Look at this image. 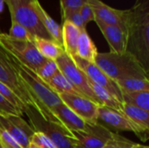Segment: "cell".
<instances>
[{"instance_id": "obj_1", "label": "cell", "mask_w": 149, "mask_h": 148, "mask_svg": "<svg viewBox=\"0 0 149 148\" xmlns=\"http://www.w3.org/2000/svg\"><path fill=\"white\" fill-rule=\"evenodd\" d=\"M127 12V51L133 55L148 73L149 1L136 0Z\"/></svg>"}, {"instance_id": "obj_2", "label": "cell", "mask_w": 149, "mask_h": 148, "mask_svg": "<svg viewBox=\"0 0 149 148\" xmlns=\"http://www.w3.org/2000/svg\"><path fill=\"white\" fill-rule=\"evenodd\" d=\"M11 58L20 80L35 104V110L45 120L61 126L58 120L53 114L54 108L62 103L59 96L54 92L45 82L38 78L32 70L18 62L12 56Z\"/></svg>"}, {"instance_id": "obj_3", "label": "cell", "mask_w": 149, "mask_h": 148, "mask_svg": "<svg viewBox=\"0 0 149 148\" xmlns=\"http://www.w3.org/2000/svg\"><path fill=\"white\" fill-rule=\"evenodd\" d=\"M94 64L115 82L127 78H148V73L127 51L98 52Z\"/></svg>"}, {"instance_id": "obj_4", "label": "cell", "mask_w": 149, "mask_h": 148, "mask_svg": "<svg viewBox=\"0 0 149 148\" xmlns=\"http://www.w3.org/2000/svg\"><path fill=\"white\" fill-rule=\"evenodd\" d=\"M10 19L23 25L34 38L52 40L43 26L36 9L34 0H6Z\"/></svg>"}, {"instance_id": "obj_5", "label": "cell", "mask_w": 149, "mask_h": 148, "mask_svg": "<svg viewBox=\"0 0 149 148\" xmlns=\"http://www.w3.org/2000/svg\"><path fill=\"white\" fill-rule=\"evenodd\" d=\"M0 46L34 72L46 59L41 56L33 42L15 39L7 33L0 32Z\"/></svg>"}, {"instance_id": "obj_6", "label": "cell", "mask_w": 149, "mask_h": 148, "mask_svg": "<svg viewBox=\"0 0 149 148\" xmlns=\"http://www.w3.org/2000/svg\"><path fill=\"white\" fill-rule=\"evenodd\" d=\"M23 113L26 114L31 126L35 132H41L45 134L58 148H75V139L63 126L45 120L31 106H25Z\"/></svg>"}, {"instance_id": "obj_7", "label": "cell", "mask_w": 149, "mask_h": 148, "mask_svg": "<svg viewBox=\"0 0 149 148\" xmlns=\"http://www.w3.org/2000/svg\"><path fill=\"white\" fill-rule=\"evenodd\" d=\"M55 62L60 72L65 77V79L74 87L78 93L93 100L94 103L100 106L99 100L90 87L87 76L79 67H78L73 59L69 55H67L65 51L55 60Z\"/></svg>"}, {"instance_id": "obj_8", "label": "cell", "mask_w": 149, "mask_h": 148, "mask_svg": "<svg viewBox=\"0 0 149 148\" xmlns=\"http://www.w3.org/2000/svg\"><path fill=\"white\" fill-rule=\"evenodd\" d=\"M98 123L112 132L113 130L116 131L115 133L120 131L132 132L144 142L148 141L149 138V131L134 124L125 115L123 112H120L107 106H99Z\"/></svg>"}, {"instance_id": "obj_9", "label": "cell", "mask_w": 149, "mask_h": 148, "mask_svg": "<svg viewBox=\"0 0 149 148\" xmlns=\"http://www.w3.org/2000/svg\"><path fill=\"white\" fill-rule=\"evenodd\" d=\"M0 82L11 89L25 106L36 108L13 65L11 56L0 46Z\"/></svg>"}, {"instance_id": "obj_10", "label": "cell", "mask_w": 149, "mask_h": 148, "mask_svg": "<svg viewBox=\"0 0 149 148\" xmlns=\"http://www.w3.org/2000/svg\"><path fill=\"white\" fill-rule=\"evenodd\" d=\"M114 132L99 123H88L85 130L72 132L75 148H102Z\"/></svg>"}, {"instance_id": "obj_11", "label": "cell", "mask_w": 149, "mask_h": 148, "mask_svg": "<svg viewBox=\"0 0 149 148\" xmlns=\"http://www.w3.org/2000/svg\"><path fill=\"white\" fill-rule=\"evenodd\" d=\"M61 101L73 113L88 123H98L99 105L79 93L64 92L58 94Z\"/></svg>"}, {"instance_id": "obj_12", "label": "cell", "mask_w": 149, "mask_h": 148, "mask_svg": "<svg viewBox=\"0 0 149 148\" xmlns=\"http://www.w3.org/2000/svg\"><path fill=\"white\" fill-rule=\"evenodd\" d=\"M0 128L10 135L23 148L29 147L35 133L31 125L18 115H0Z\"/></svg>"}, {"instance_id": "obj_13", "label": "cell", "mask_w": 149, "mask_h": 148, "mask_svg": "<svg viewBox=\"0 0 149 148\" xmlns=\"http://www.w3.org/2000/svg\"><path fill=\"white\" fill-rule=\"evenodd\" d=\"M72 58L78 65V67H79L85 72V74L91 81L108 90L118 99L122 101V92L117 83L110 79L100 67H98L94 63L86 61L77 56H74Z\"/></svg>"}, {"instance_id": "obj_14", "label": "cell", "mask_w": 149, "mask_h": 148, "mask_svg": "<svg viewBox=\"0 0 149 148\" xmlns=\"http://www.w3.org/2000/svg\"><path fill=\"white\" fill-rule=\"evenodd\" d=\"M87 3L93 10L94 20L100 21L106 24L117 25L126 29L128 13L127 10H118L110 7L100 0H88Z\"/></svg>"}, {"instance_id": "obj_15", "label": "cell", "mask_w": 149, "mask_h": 148, "mask_svg": "<svg viewBox=\"0 0 149 148\" xmlns=\"http://www.w3.org/2000/svg\"><path fill=\"white\" fill-rule=\"evenodd\" d=\"M94 22L107 41L111 49L110 51L114 53H124L127 51V34L126 29L117 25L106 24L98 20H94Z\"/></svg>"}, {"instance_id": "obj_16", "label": "cell", "mask_w": 149, "mask_h": 148, "mask_svg": "<svg viewBox=\"0 0 149 148\" xmlns=\"http://www.w3.org/2000/svg\"><path fill=\"white\" fill-rule=\"evenodd\" d=\"M53 114L58 120L61 126L69 133L82 131L86 129V122L73 113L63 102L53 110Z\"/></svg>"}, {"instance_id": "obj_17", "label": "cell", "mask_w": 149, "mask_h": 148, "mask_svg": "<svg viewBox=\"0 0 149 148\" xmlns=\"http://www.w3.org/2000/svg\"><path fill=\"white\" fill-rule=\"evenodd\" d=\"M34 7L36 9V11L38 13V16L52 38V39L56 42L58 44L61 45L63 47V41H62V26L58 24L47 12L46 10L42 7L41 3H39L38 0H34Z\"/></svg>"}, {"instance_id": "obj_18", "label": "cell", "mask_w": 149, "mask_h": 148, "mask_svg": "<svg viewBox=\"0 0 149 148\" xmlns=\"http://www.w3.org/2000/svg\"><path fill=\"white\" fill-rule=\"evenodd\" d=\"M62 41L65 52L71 58L76 56L77 43L81 30L69 21L62 22Z\"/></svg>"}, {"instance_id": "obj_19", "label": "cell", "mask_w": 149, "mask_h": 148, "mask_svg": "<svg viewBox=\"0 0 149 148\" xmlns=\"http://www.w3.org/2000/svg\"><path fill=\"white\" fill-rule=\"evenodd\" d=\"M97 54V47L87 33L86 29L81 30L77 43L76 56L86 61L94 63Z\"/></svg>"}, {"instance_id": "obj_20", "label": "cell", "mask_w": 149, "mask_h": 148, "mask_svg": "<svg viewBox=\"0 0 149 148\" xmlns=\"http://www.w3.org/2000/svg\"><path fill=\"white\" fill-rule=\"evenodd\" d=\"M89 85L91 89L93 90L94 95L96 96L97 99L100 102V106H107L120 112L123 111V105L124 103L118 99L113 93H111L108 90L105 89L104 87L93 83L89 79Z\"/></svg>"}, {"instance_id": "obj_21", "label": "cell", "mask_w": 149, "mask_h": 148, "mask_svg": "<svg viewBox=\"0 0 149 148\" xmlns=\"http://www.w3.org/2000/svg\"><path fill=\"white\" fill-rule=\"evenodd\" d=\"M33 43L41 56L46 59L56 60L64 51L63 47L53 40L34 38Z\"/></svg>"}, {"instance_id": "obj_22", "label": "cell", "mask_w": 149, "mask_h": 148, "mask_svg": "<svg viewBox=\"0 0 149 148\" xmlns=\"http://www.w3.org/2000/svg\"><path fill=\"white\" fill-rule=\"evenodd\" d=\"M122 112L134 124L145 130L149 131V111L124 104Z\"/></svg>"}, {"instance_id": "obj_23", "label": "cell", "mask_w": 149, "mask_h": 148, "mask_svg": "<svg viewBox=\"0 0 149 148\" xmlns=\"http://www.w3.org/2000/svg\"><path fill=\"white\" fill-rule=\"evenodd\" d=\"M122 102L149 111V91L122 92Z\"/></svg>"}, {"instance_id": "obj_24", "label": "cell", "mask_w": 149, "mask_h": 148, "mask_svg": "<svg viewBox=\"0 0 149 148\" xmlns=\"http://www.w3.org/2000/svg\"><path fill=\"white\" fill-rule=\"evenodd\" d=\"M122 92L149 91L148 78H127L116 82Z\"/></svg>"}, {"instance_id": "obj_25", "label": "cell", "mask_w": 149, "mask_h": 148, "mask_svg": "<svg viewBox=\"0 0 149 148\" xmlns=\"http://www.w3.org/2000/svg\"><path fill=\"white\" fill-rule=\"evenodd\" d=\"M48 86L58 95L64 92H75L78 93L74 87L70 84V82L65 79V77L58 71L53 77H52L48 81L45 82Z\"/></svg>"}, {"instance_id": "obj_26", "label": "cell", "mask_w": 149, "mask_h": 148, "mask_svg": "<svg viewBox=\"0 0 149 148\" xmlns=\"http://www.w3.org/2000/svg\"><path fill=\"white\" fill-rule=\"evenodd\" d=\"M58 71L59 70H58V67L55 60L45 59V61L37 69L35 73L44 82H46L52 77H53Z\"/></svg>"}, {"instance_id": "obj_27", "label": "cell", "mask_w": 149, "mask_h": 148, "mask_svg": "<svg viewBox=\"0 0 149 148\" xmlns=\"http://www.w3.org/2000/svg\"><path fill=\"white\" fill-rule=\"evenodd\" d=\"M8 35L18 40L30 41V42H33L34 40V37L23 25H21L20 24H18L14 20H11V26Z\"/></svg>"}, {"instance_id": "obj_28", "label": "cell", "mask_w": 149, "mask_h": 148, "mask_svg": "<svg viewBox=\"0 0 149 148\" xmlns=\"http://www.w3.org/2000/svg\"><path fill=\"white\" fill-rule=\"evenodd\" d=\"M136 144L118 133H113L111 139L102 148H134Z\"/></svg>"}, {"instance_id": "obj_29", "label": "cell", "mask_w": 149, "mask_h": 148, "mask_svg": "<svg viewBox=\"0 0 149 148\" xmlns=\"http://www.w3.org/2000/svg\"><path fill=\"white\" fill-rule=\"evenodd\" d=\"M0 93L10 103L12 104L15 107L18 108L19 110H21L23 112L24 108L25 107V106L24 105V103L19 99V98L14 93V92L10 89L7 85H5L4 84L0 82Z\"/></svg>"}, {"instance_id": "obj_30", "label": "cell", "mask_w": 149, "mask_h": 148, "mask_svg": "<svg viewBox=\"0 0 149 148\" xmlns=\"http://www.w3.org/2000/svg\"><path fill=\"white\" fill-rule=\"evenodd\" d=\"M24 113L21 110L15 107L0 93V115H18L22 116Z\"/></svg>"}, {"instance_id": "obj_31", "label": "cell", "mask_w": 149, "mask_h": 148, "mask_svg": "<svg viewBox=\"0 0 149 148\" xmlns=\"http://www.w3.org/2000/svg\"><path fill=\"white\" fill-rule=\"evenodd\" d=\"M31 143L41 148H58L56 145L43 133L35 132L32 135Z\"/></svg>"}, {"instance_id": "obj_32", "label": "cell", "mask_w": 149, "mask_h": 148, "mask_svg": "<svg viewBox=\"0 0 149 148\" xmlns=\"http://www.w3.org/2000/svg\"><path fill=\"white\" fill-rule=\"evenodd\" d=\"M62 17V22L63 21H69L72 24H73L75 26H77L79 30H85L86 29V26L85 25L79 10H70V11H66L65 13H64L63 15H61Z\"/></svg>"}, {"instance_id": "obj_33", "label": "cell", "mask_w": 149, "mask_h": 148, "mask_svg": "<svg viewBox=\"0 0 149 148\" xmlns=\"http://www.w3.org/2000/svg\"><path fill=\"white\" fill-rule=\"evenodd\" d=\"M88 0H59L61 15L70 10H78Z\"/></svg>"}, {"instance_id": "obj_34", "label": "cell", "mask_w": 149, "mask_h": 148, "mask_svg": "<svg viewBox=\"0 0 149 148\" xmlns=\"http://www.w3.org/2000/svg\"><path fill=\"white\" fill-rule=\"evenodd\" d=\"M0 145L3 148H23L10 135L0 128Z\"/></svg>"}, {"instance_id": "obj_35", "label": "cell", "mask_w": 149, "mask_h": 148, "mask_svg": "<svg viewBox=\"0 0 149 148\" xmlns=\"http://www.w3.org/2000/svg\"><path fill=\"white\" fill-rule=\"evenodd\" d=\"M79 15L85 24V25L86 26L90 22L94 21V15L93 12V10L91 8V6L86 3L85 4H83L79 9Z\"/></svg>"}, {"instance_id": "obj_36", "label": "cell", "mask_w": 149, "mask_h": 148, "mask_svg": "<svg viewBox=\"0 0 149 148\" xmlns=\"http://www.w3.org/2000/svg\"><path fill=\"white\" fill-rule=\"evenodd\" d=\"M6 0H0V14L3 12V9H4V3H5Z\"/></svg>"}, {"instance_id": "obj_37", "label": "cell", "mask_w": 149, "mask_h": 148, "mask_svg": "<svg viewBox=\"0 0 149 148\" xmlns=\"http://www.w3.org/2000/svg\"><path fill=\"white\" fill-rule=\"evenodd\" d=\"M134 148H149L147 146H142V145H140V144H136L135 147Z\"/></svg>"}, {"instance_id": "obj_38", "label": "cell", "mask_w": 149, "mask_h": 148, "mask_svg": "<svg viewBox=\"0 0 149 148\" xmlns=\"http://www.w3.org/2000/svg\"><path fill=\"white\" fill-rule=\"evenodd\" d=\"M27 148H41V147H38V146H36V145H34V144H32V143H30L29 147H28Z\"/></svg>"}, {"instance_id": "obj_39", "label": "cell", "mask_w": 149, "mask_h": 148, "mask_svg": "<svg viewBox=\"0 0 149 148\" xmlns=\"http://www.w3.org/2000/svg\"><path fill=\"white\" fill-rule=\"evenodd\" d=\"M0 148H3V147H1V145H0Z\"/></svg>"}, {"instance_id": "obj_40", "label": "cell", "mask_w": 149, "mask_h": 148, "mask_svg": "<svg viewBox=\"0 0 149 148\" xmlns=\"http://www.w3.org/2000/svg\"><path fill=\"white\" fill-rule=\"evenodd\" d=\"M0 32H1V31H0Z\"/></svg>"}]
</instances>
